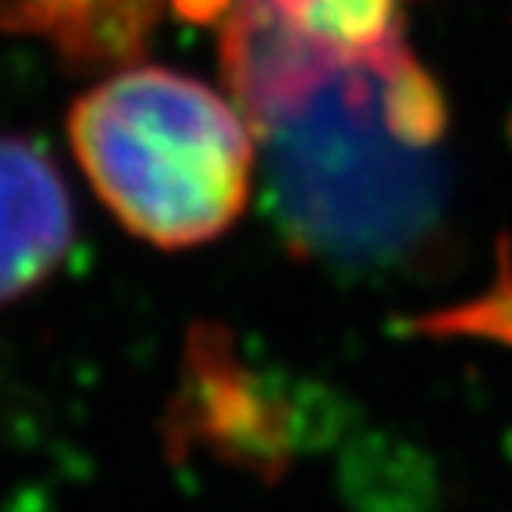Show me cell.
<instances>
[{"label":"cell","mask_w":512,"mask_h":512,"mask_svg":"<svg viewBox=\"0 0 512 512\" xmlns=\"http://www.w3.org/2000/svg\"><path fill=\"white\" fill-rule=\"evenodd\" d=\"M413 0H214L217 18L264 25L317 54H381L406 43Z\"/></svg>","instance_id":"cell-6"},{"label":"cell","mask_w":512,"mask_h":512,"mask_svg":"<svg viewBox=\"0 0 512 512\" xmlns=\"http://www.w3.org/2000/svg\"><path fill=\"white\" fill-rule=\"evenodd\" d=\"M72 239V196L54 160L29 139L0 136V306L43 285Z\"/></svg>","instance_id":"cell-4"},{"label":"cell","mask_w":512,"mask_h":512,"mask_svg":"<svg viewBox=\"0 0 512 512\" xmlns=\"http://www.w3.org/2000/svg\"><path fill=\"white\" fill-rule=\"evenodd\" d=\"M424 331H459V335H484L512 345V281H498L488 296L473 299L463 310L434 317L420 324Z\"/></svg>","instance_id":"cell-7"},{"label":"cell","mask_w":512,"mask_h":512,"mask_svg":"<svg viewBox=\"0 0 512 512\" xmlns=\"http://www.w3.org/2000/svg\"><path fill=\"white\" fill-rule=\"evenodd\" d=\"M274 228L345 274L424 264L445 232L441 89L409 43L324 61L246 111Z\"/></svg>","instance_id":"cell-1"},{"label":"cell","mask_w":512,"mask_h":512,"mask_svg":"<svg viewBox=\"0 0 512 512\" xmlns=\"http://www.w3.org/2000/svg\"><path fill=\"white\" fill-rule=\"evenodd\" d=\"M303 399L285 381L242 360L221 324H196L185 342L182 381L168 409L175 456L200 448L228 466L278 480L303 441Z\"/></svg>","instance_id":"cell-3"},{"label":"cell","mask_w":512,"mask_h":512,"mask_svg":"<svg viewBox=\"0 0 512 512\" xmlns=\"http://www.w3.org/2000/svg\"><path fill=\"white\" fill-rule=\"evenodd\" d=\"M178 0H0V25L50 43L75 68L128 64Z\"/></svg>","instance_id":"cell-5"},{"label":"cell","mask_w":512,"mask_h":512,"mask_svg":"<svg viewBox=\"0 0 512 512\" xmlns=\"http://www.w3.org/2000/svg\"><path fill=\"white\" fill-rule=\"evenodd\" d=\"M68 139L121 228L160 249H192L242 217L256 136L232 96L192 75L132 64L75 100Z\"/></svg>","instance_id":"cell-2"}]
</instances>
